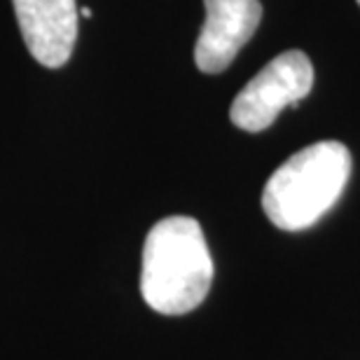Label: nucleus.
Segmentation results:
<instances>
[{"label":"nucleus","mask_w":360,"mask_h":360,"mask_svg":"<svg viewBox=\"0 0 360 360\" xmlns=\"http://www.w3.org/2000/svg\"><path fill=\"white\" fill-rule=\"evenodd\" d=\"M314 87V66L297 49L283 52L264 66L236 94L229 120L248 134L269 129L285 108L300 103Z\"/></svg>","instance_id":"obj_3"},{"label":"nucleus","mask_w":360,"mask_h":360,"mask_svg":"<svg viewBox=\"0 0 360 360\" xmlns=\"http://www.w3.org/2000/svg\"><path fill=\"white\" fill-rule=\"evenodd\" d=\"M213 260L201 225L190 215H171L150 229L143 246L141 292L164 316H183L206 300Z\"/></svg>","instance_id":"obj_1"},{"label":"nucleus","mask_w":360,"mask_h":360,"mask_svg":"<svg viewBox=\"0 0 360 360\" xmlns=\"http://www.w3.org/2000/svg\"><path fill=\"white\" fill-rule=\"evenodd\" d=\"M77 14H80V17H84V19H87V17H91V7H82V10L80 12H77Z\"/></svg>","instance_id":"obj_6"},{"label":"nucleus","mask_w":360,"mask_h":360,"mask_svg":"<svg viewBox=\"0 0 360 360\" xmlns=\"http://www.w3.org/2000/svg\"><path fill=\"white\" fill-rule=\"evenodd\" d=\"M358 5H360V0H358Z\"/></svg>","instance_id":"obj_7"},{"label":"nucleus","mask_w":360,"mask_h":360,"mask_svg":"<svg viewBox=\"0 0 360 360\" xmlns=\"http://www.w3.org/2000/svg\"><path fill=\"white\" fill-rule=\"evenodd\" d=\"M206 19L194 45L201 73H222L262 21L260 0H204Z\"/></svg>","instance_id":"obj_4"},{"label":"nucleus","mask_w":360,"mask_h":360,"mask_svg":"<svg viewBox=\"0 0 360 360\" xmlns=\"http://www.w3.org/2000/svg\"><path fill=\"white\" fill-rule=\"evenodd\" d=\"M351 164L349 148L340 141L297 150L264 183V215L283 232L309 229L340 201L351 178Z\"/></svg>","instance_id":"obj_2"},{"label":"nucleus","mask_w":360,"mask_h":360,"mask_svg":"<svg viewBox=\"0 0 360 360\" xmlns=\"http://www.w3.org/2000/svg\"><path fill=\"white\" fill-rule=\"evenodd\" d=\"M28 52L45 68H61L77 40L75 0H12Z\"/></svg>","instance_id":"obj_5"}]
</instances>
